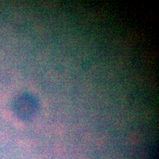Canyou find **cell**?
<instances>
[{
  "instance_id": "1",
  "label": "cell",
  "mask_w": 159,
  "mask_h": 159,
  "mask_svg": "<svg viewBox=\"0 0 159 159\" xmlns=\"http://www.w3.org/2000/svg\"><path fill=\"white\" fill-rule=\"evenodd\" d=\"M39 102L34 95L24 93L17 97L12 102L14 113L24 121L33 119L39 110Z\"/></svg>"
}]
</instances>
